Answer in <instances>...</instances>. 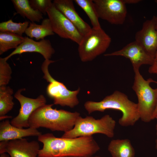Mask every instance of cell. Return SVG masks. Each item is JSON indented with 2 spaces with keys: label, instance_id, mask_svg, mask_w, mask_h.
I'll return each instance as SVG.
<instances>
[{
  "label": "cell",
  "instance_id": "cell-22",
  "mask_svg": "<svg viewBox=\"0 0 157 157\" xmlns=\"http://www.w3.org/2000/svg\"><path fill=\"white\" fill-rule=\"evenodd\" d=\"M74 1L86 14L90 21L92 28H101L93 0H74Z\"/></svg>",
  "mask_w": 157,
  "mask_h": 157
},
{
  "label": "cell",
  "instance_id": "cell-25",
  "mask_svg": "<svg viewBox=\"0 0 157 157\" xmlns=\"http://www.w3.org/2000/svg\"><path fill=\"white\" fill-rule=\"evenodd\" d=\"M29 2L33 9L44 15L47 14V9L53 3L51 0H30Z\"/></svg>",
  "mask_w": 157,
  "mask_h": 157
},
{
  "label": "cell",
  "instance_id": "cell-21",
  "mask_svg": "<svg viewBox=\"0 0 157 157\" xmlns=\"http://www.w3.org/2000/svg\"><path fill=\"white\" fill-rule=\"evenodd\" d=\"M13 90L9 86L0 87V117L5 115L13 108Z\"/></svg>",
  "mask_w": 157,
  "mask_h": 157
},
{
  "label": "cell",
  "instance_id": "cell-6",
  "mask_svg": "<svg viewBox=\"0 0 157 157\" xmlns=\"http://www.w3.org/2000/svg\"><path fill=\"white\" fill-rule=\"evenodd\" d=\"M111 39L101 28L91 30L83 36L78 44L79 57L83 62L91 61L104 53L109 47Z\"/></svg>",
  "mask_w": 157,
  "mask_h": 157
},
{
  "label": "cell",
  "instance_id": "cell-12",
  "mask_svg": "<svg viewBox=\"0 0 157 157\" xmlns=\"http://www.w3.org/2000/svg\"><path fill=\"white\" fill-rule=\"evenodd\" d=\"M104 56H121L129 59L134 71L139 70L143 65H151L154 58L135 41L129 43L120 50L105 54Z\"/></svg>",
  "mask_w": 157,
  "mask_h": 157
},
{
  "label": "cell",
  "instance_id": "cell-30",
  "mask_svg": "<svg viewBox=\"0 0 157 157\" xmlns=\"http://www.w3.org/2000/svg\"><path fill=\"white\" fill-rule=\"evenodd\" d=\"M156 119L157 120V116L156 117ZM156 148L157 149V123L156 125Z\"/></svg>",
  "mask_w": 157,
  "mask_h": 157
},
{
  "label": "cell",
  "instance_id": "cell-11",
  "mask_svg": "<svg viewBox=\"0 0 157 157\" xmlns=\"http://www.w3.org/2000/svg\"><path fill=\"white\" fill-rule=\"evenodd\" d=\"M40 149L37 141L24 138L0 142V154L8 153L11 157H37Z\"/></svg>",
  "mask_w": 157,
  "mask_h": 157
},
{
  "label": "cell",
  "instance_id": "cell-8",
  "mask_svg": "<svg viewBox=\"0 0 157 157\" xmlns=\"http://www.w3.org/2000/svg\"><path fill=\"white\" fill-rule=\"evenodd\" d=\"M47 14L54 33L61 38L70 39L79 44L83 36L53 3L47 9Z\"/></svg>",
  "mask_w": 157,
  "mask_h": 157
},
{
  "label": "cell",
  "instance_id": "cell-29",
  "mask_svg": "<svg viewBox=\"0 0 157 157\" xmlns=\"http://www.w3.org/2000/svg\"><path fill=\"white\" fill-rule=\"evenodd\" d=\"M157 116V104L153 117V120L156 119Z\"/></svg>",
  "mask_w": 157,
  "mask_h": 157
},
{
  "label": "cell",
  "instance_id": "cell-5",
  "mask_svg": "<svg viewBox=\"0 0 157 157\" xmlns=\"http://www.w3.org/2000/svg\"><path fill=\"white\" fill-rule=\"evenodd\" d=\"M134 81L132 89L138 99L137 103L140 119L147 123L153 120V117L157 104V88L153 89L150 83L157 81L151 78L145 80L139 70L134 71Z\"/></svg>",
  "mask_w": 157,
  "mask_h": 157
},
{
  "label": "cell",
  "instance_id": "cell-14",
  "mask_svg": "<svg viewBox=\"0 0 157 157\" xmlns=\"http://www.w3.org/2000/svg\"><path fill=\"white\" fill-rule=\"evenodd\" d=\"M33 52L40 53L45 60H50L55 51L49 40L44 39L37 41L28 37H25L23 42L5 58L7 60L15 55L21 54L26 52Z\"/></svg>",
  "mask_w": 157,
  "mask_h": 157
},
{
  "label": "cell",
  "instance_id": "cell-28",
  "mask_svg": "<svg viewBox=\"0 0 157 157\" xmlns=\"http://www.w3.org/2000/svg\"><path fill=\"white\" fill-rule=\"evenodd\" d=\"M12 117L11 116L5 115L4 116L0 117V121H1L5 119L10 118H11Z\"/></svg>",
  "mask_w": 157,
  "mask_h": 157
},
{
  "label": "cell",
  "instance_id": "cell-9",
  "mask_svg": "<svg viewBox=\"0 0 157 157\" xmlns=\"http://www.w3.org/2000/svg\"><path fill=\"white\" fill-rule=\"evenodd\" d=\"M99 18L113 24L121 25L124 22L127 10L122 0H93Z\"/></svg>",
  "mask_w": 157,
  "mask_h": 157
},
{
  "label": "cell",
  "instance_id": "cell-2",
  "mask_svg": "<svg viewBox=\"0 0 157 157\" xmlns=\"http://www.w3.org/2000/svg\"><path fill=\"white\" fill-rule=\"evenodd\" d=\"M53 104H45L37 109L28 119L29 127H40L64 133L72 129L80 116L79 113L52 108Z\"/></svg>",
  "mask_w": 157,
  "mask_h": 157
},
{
  "label": "cell",
  "instance_id": "cell-33",
  "mask_svg": "<svg viewBox=\"0 0 157 157\" xmlns=\"http://www.w3.org/2000/svg\"><path fill=\"white\" fill-rule=\"evenodd\" d=\"M155 2L157 4V0H155Z\"/></svg>",
  "mask_w": 157,
  "mask_h": 157
},
{
  "label": "cell",
  "instance_id": "cell-15",
  "mask_svg": "<svg viewBox=\"0 0 157 157\" xmlns=\"http://www.w3.org/2000/svg\"><path fill=\"white\" fill-rule=\"evenodd\" d=\"M53 3L83 36L91 30L92 28L81 18L76 11L72 0H54Z\"/></svg>",
  "mask_w": 157,
  "mask_h": 157
},
{
  "label": "cell",
  "instance_id": "cell-18",
  "mask_svg": "<svg viewBox=\"0 0 157 157\" xmlns=\"http://www.w3.org/2000/svg\"><path fill=\"white\" fill-rule=\"evenodd\" d=\"M25 33L29 38H35L36 40L44 39L45 37L55 34L49 18L43 19L41 24L30 22Z\"/></svg>",
  "mask_w": 157,
  "mask_h": 157
},
{
  "label": "cell",
  "instance_id": "cell-27",
  "mask_svg": "<svg viewBox=\"0 0 157 157\" xmlns=\"http://www.w3.org/2000/svg\"><path fill=\"white\" fill-rule=\"evenodd\" d=\"M123 2L126 4H134L137 3L142 1L141 0H122Z\"/></svg>",
  "mask_w": 157,
  "mask_h": 157
},
{
  "label": "cell",
  "instance_id": "cell-1",
  "mask_svg": "<svg viewBox=\"0 0 157 157\" xmlns=\"http://www.w3.org/2000/svg\"><path fill=\"white\" fill-rule=\"evenodd\" d=\"M38 140L43 146L38 157L90 156L100 149L92 136L64 138L48 133L39 135Z\"/></svg>",
  "mask_w": 157,
  "mask_h": 157
},
{
  "label": "cell",
  "instance_id": "cell-4",
  "mask_svg": "<svg viewBox=\"0 0 157 157\" xmlns=\"http://www.w3.org/2000/svg\"><path fill=\"white\" fill-rule=\"evenodd\" d=\"M116 124L115 120L108 115H105L98 119L91 116H87L84 118L80 116L74 127L64 133L61 137L75 138L92 136L95 134L100 133L108 137L112 138L114 135Z\"/></svg>",
  "mask_w": 157,
  "mask_h": 157
},
{
  "label": "cell",
  "instance_id": "cell-19",
  "mask_svg": "<svg viewBox=\"0 0 157 157\" xmlns=\"http://www.w3.org/2000/svg\"><path fill=\"white\" fill-rule=\"evenodd\" d=\"M17 13L24 18H26L31 22H39L43 19V14L33 9L28 0H12Z\"/></svg>",
  "mask_w": 157,
  "mask_h": 157
},
{
  "label": "cell",
  "instance_id": "cell-3",
  "mask_svg": "<svg viewBox=\"0 0 157 157\" xmlns=\"http://www.w3.org/2000/svg\"><path fill=\"white\" fill-rule=\"evenodd\" d=\"M84 106L89 114L96 111L103 112L107 109L121 112L122 115L118 122L122 126H133L140 119L137 104L131 101L126 95L117 90L101 101H87Z\"/></svg>",
  "mask_w": 157,
  "mask_h": 157
},
{
  "label": "cell",
  "instance_id": "cell-13",
  "mask_svg": "<svg viewBox=\"0 0 157 157\" xmlns=\"http://www.w3.org/2000/svg\"><path fill=\"white\" fill-rule=\"evenodd\" d=\"M135 41L154 58L157 50V28L155 16L143 23L142 28L135 33Z\"/></svg>",
  "mask_w": 157,
  "mask_h": 157
},
{
  "label": "cell",
  "instance_id": "cell-16",
  "mask_svg": "<svg viewBox=\"0 0 157 157\" xmlns=\"http://www.w3.org/2000/svg\"><path fill=\"white\" fill-rule=\"evenodd\" d=\"M42 134L37 129L28 127L24 129L15 126L8 119L0 123V141L20 139L30 136H38Z\"/></svg>",
  "mask_w": 157,
  "mask_h": 157
},
{
  "label": "cell",
  "instance_id": "cell-31",
  "mask_svg": "<svg viewBox=\"0 0 157 157\" xmlns=\"http://www.w3.org/2000/svg\"><path fill=\"white\" fill-rule=\"evenodd\" d=\"M0 157H9V156L6 153L0 154Z\"/></svg>",
  "mask_w": 157,
  "mask_h": 157
},
{
  "label": "cell",
  "instance_id": "cell-24",
  "mask_svg": "<svg viewBox=\"0 0 157 157\" xmlns=\"http://www.w3.org/2000/svg\"><path fill=\"white\" fill-rule=\"evenodd\" d=\"M5 58H0V87L6 86L11 78L12 69Z\"/></svg>",
  "mask_w": 157,
  "mask_h": 157
},
{
  "label": "cell",
  "instance_id": "cell-32",
  "mask_svg": "<svg viewBox=\"0 0 157 157\" xmlns=\"http://www.w3.org/2000/svg\"><path fill=\"white\" fill-rule=\"evenodd\" d=\"M101 157L99 156H68V157Z\"/></svg>",
  "mask_w": 157,
  "mask_h": 157
},
{
  "label": "cell",
  "instance_id": "cell-17",
  "mask_svg": "<svg viewBox=\"0 0 157 157\" xmlns=\"http://www.w3.org/2000/svg\"><path fill=\"white\" fill-rule=\"evenodd\" d=\"M108 149L112 157H134L135 152L130 140L127 139L113 140Z\"/></svg>",
  "mask_w": 157,
  "mask_h": 157
},
{
  "label": "cell",
  "instance_id": "cell-20",
  "mask_svg": "<svg viewBox=\"0 0 157 157\" xmlns=\"http://www.w3.org/2000/svg\"><path fill=\"white\" fill-rule=\"evenodd\" d=\"M24 37L6 32L0 31V55L12 49H16Z\"/></svg>",
  "mask_w": 157,
  "mask_h": 157
},
{
  "label": "cell",
  "instance_id": "cell-23",
  "mask_svg": "<svg viewBox=\"0 0 157 157\" xmlns=\"http://www.w3.org/2000/svg\"><path fill=\"white\" fill-rule=\"evenodd\" d=\"M29 22L25 21L23 22L17 23L13 22L11 19L0 23V31L6 32L22 36Z\"/></svg>",
  "mask_w": 157,
  "mask_h": 157
},
{
  "label": "cell",
  "instance_id": "cell-26",
  "mask_svg": "<svg viewBox=\"0 0 157 157\" xmlns=\"http://www.w3.org/2000/svg\"><path fill=\"white\" fill-rule=\"evenodd\" d=\"M156 26L157 28V15L155 16ZM148 72L151 74L157 75V50L155 54L152 64L150 66L149 68Z\"/></svg>",
  "mask_w": 157,
  "mask_h": 157
},
{
  "label": "cell",
  "instance_id": "cell-7",
  "mask_svg": "<svg viewBox=\"0 0 157 157\" xmlns=\"http://www.w3.org/2000/svg\"><path fill=\"white\" fill-rule=\"evenodd\" d=\"M54 62L50 60H45L41 67L44 74V78L49 83L47 88V94L53 99L54 104L73 108L79 103L77 95L80 89L78 88L75 90H70L63 83L56 80L51 76L49 71V66Z\"/></svg>",
  "mask_w": 157,
  "mask_h": 157
},
{
  "label": "cell",
  "instance_id": "cell-10",
  "mask_svg": "<svg viewBox=\"0 0 157 157\" xmlns=\"http://www.w3.org/2000/svg\"><path fill=\"white\" fill-rule=\"evenodd\" d=\"M25 90L24 88L19 89L14 95L15 97L20 104V108L18 115L10 121L12 125L22 128L29 127L28 119L30 115L37 109L46 104L47 102L42 94L35 99L24 96L21 92Z\"/></svg>",
  "mask_w": 157,
  "mask_h": 157
}]
</instances>
